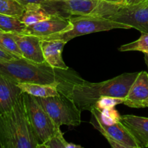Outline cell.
Returning <instances> with one entry per match:
<instances>
[{
	"mask_svg": "<svg viewBox=\"0 0 148 148\" xmlns=\"http://www.w3.org/2000/svg\"><path fill=\"white\" fill-rule=\"evenodd\" d=\"M90 124L99 131L114 148H139L133 136L121 121L113 125H106L98 118L95 108L90 110Z\"/></svg>",
	"mask_w": 148,
	"mask_h": 148,
	"instance_id": "8",
	"label": "cell"
},
{
	"mask_svg": "<svg viewBox=\"0 0 148 148\" xmlns=\"http://www.w3.org/2000/svg\"><path fill=\"white\" fill-rule=\"evenodd\" d=\"M23 58L37 63L45 62L41 47V40L38 36L23 33H12Z\"/></svg>",
	"mask_w": 148,
	"mask_h": 148,
	"instance_id": "12",
	"label": "cell"
},
{
	"mask_svg": "<svg viewBox=\"0 0 148 148\" xmlns=\"http://www.w3.org/2000/svg\"><path fill=\"white\" fill-rule=\"evenodd\" d=\"M25 10V6L18 0H0V13L20 17Z\"/></svg>",
	"mask_w": 148,
	"mask_h": 148,
	"instance_id": "20",
	"label": "cell"
},
{
	"mask_svg": "<svg viewBox=\"0 0 148 148\" xmlns=\"http://www.w3.org/2000/svg\"><path fill=\"white\" fill-rule=\"evenodd\" d=\"M0 74L17 83L58 84L59 92L69 97L73 87L85 80L72 69H58L51 66L46 61L37 63L25 58L0 62Z\"/></svg>",
	"mask_w": 148,
	"mask_h": 148,
	"instance_id": "1",
	"label": "cell"
},
{
	"mask_svg": "<svg viewBox=\"0 0 148 148\" xmlns=\"http://www.w3.org/2000/svg\"><path fill=\"white\" fill-rule=\"evenodd\" d=\"M121 121L133 136L139 148H148V118L124 115Z\"/></svg>",
	"mask_w": 148,
	"mask_h": 148,
	"instance_id": "13",
	"label": "cell"
},
{
	"mask_svg": "<svg viewBox=\"0 0 148 148\" xmlns=\"http://www.w3.org/2000/svg\"><path fill=\"white\" fill-rule=\"evenodd\" d=\"M124 104L133 108L148 107V73L145 71L139 72L134 83L130 88Z\"/></svg>",
	"mask_w": 148,
	"mask_h": 148,
	"instance_id": "11",
	"label": "cell"
},
{
	"mask_svg": "<svg viewBox=\"0 0 148 148\" xmlns=\"http://www.w3.org/2000/svg\"><path fill=\"white\" fill-rule=\"evenodd\" d=\"M145 56V64H147V73H148V53H144Z\"/></svg>",
	"mask_w": 148,
	"mask_h": 148,
	"instance_id": "29",
	"label": "cell"
},
{
	"mask_svg": "<svg viewBox=\"0 0 148 148\" xmlns=\"http://www.w3.org/2000/svg\"><path fill=\"white\" fill-rule=\"evenodd\" d=\"M26 25L19 17L0 13V30L5 33H23Z\"/></svg>",
	"mask_w": 148,
	"mask_h": 148,
	"instance_id": "18",
	"label": "cell"
},
{
	"mask_svg": "<svg viewBox=\"0 0 148 148\" xmlns=\"http://www.w3.org/2000/svg\"><path fill=\"white\" fill-rule=\"evenodd\" d=\"M15 59H19V58L0 49V62H7V61H10Z\"/></svg>",
	"mask_w": 148,
	"mask_h": 148,
	"instance_id": "25",
	"label": "cell"
},
{
	"mask_svg": "<svg viewBox=\"0 0 148 148\" xmlns=\"http://www.w3.org/2000/svg\"><path fill=\"white\" fill-rule=\"evenodd\" d=\"M18 1L25 6L29 3H36V4H40L43 5L47 3L49 0H18Z\"/></svg>",
	"mask_w": 148,
	"mask_h": 148,
	"instance_id": "26",
	"label": "cell"
},
{
	"mask_svg": "<svg viewBox=\"0 0 148 148\" xmlns=\"http://www.w3.org/2000/svg\"><path fill=\"white\" fill-rule=\"evenodd\" d=\"M146 3H147V4H148V0H147V1H146Z\"/></svg>",
	"mask_w": 148,
	"mask_h": 148,
	"instance_id": "31",
	"label": "cell"
},
{
	"mask_svg": "<svg viewBox=\"0 0 148 148\" xmlns=\"http://www.w3.org/2000/svg\"><path fill=\"white\" fill-rule=\"evenodd\" d=\"M72 29L67 31L40 38V40H61L67 43L78 36L101 31H108L113 29H130V26L102 17L90 15H79L69 17Z\"/></svg>",
	"mask_w": 148,
	"mask_h": 148,
	"instance_id": "5",
	"label": "cell"
},
{
	"mask_svg": "<svg viewBox=\"0 0 148 148\" xmlns=\"http://www.w3.org/2000/svg\"><path fill=\"white\" fill-rule=\"evenodd\" d=\"M22 94L17 82L0 74V114L11 110Z\"/></svg>",
	"mask_w": 148,
	"mask_h": 148,
	"instance_id": "14",
	"label": "cell"
},
{
	"mask_svg": "<svg viewBox=\"0 0 148 148\" xmlns=\"http://www.w3.org/2000/svg\"><path fill=\"white\" fill-rule=\"evenodd\" d=\"M94 108L99 119L106 125H113L121 121V116L115 107L104 108L101 111H99L95 108Z\"/></svg>",
	"mask_w": 148,
	"mask_h": 148,
	"instance_id": "22",
	"label": "cell"
},
{
	"mask_svg": "<svg viewBox=\"0 0 148 148\" xmlns=\"http://www.w3.org/2000/svg\"><path fill=\"white\" fill-rule=\"evenodd\" d=\"M36 99L59 127L62 125L77 127L82 122V111L68 95L59 92L55 96L36 98Z\"/></svg>",
	"mask_w": 148,
	"mask_h": 148,
	"instance_id": "6",
	"label": "cell"
},
{
	"mask_svg": "<svg viewBox=\"0 0 148 148\" xmlns=\"http://www.w3.org/2000/svg\"><path fill=\"white\" fill-rule=\"evenodd\" d=\"M68 143H69L65 140L60 128H59L57 132L51 138L43 144L39 145L38 148H67Z\"/></svg>",
	"mask_w": 148,
	"mask_h": 148,
	"instance_id": "23",
	"label": "cell"
},
{
	"mask_svg": "<svg viewBox=\"0 0 148 148\" xmlns=\"http://www.w3.org/2000/svg\"><path fill=\"white\" fill-rule=\"evenodd\" d=\"M17 85L23 92H25L36 98L55 96L60 92L59 85L58 84L46 85L30 82H19Z\"/></svg>",
	"mask_w": 148,
	"mask_h": 148,
	"instance_id": "16",
	"label": "cell"
},
{
	"mask_svg": "<svg viewBox=\"0 0 148 148\" xmlns=\"http://www.w3.org/2000/svg\"><path fill=\"white\" fill-rule=\"evenodd\" d=\"M23 95L29 121L39 145L51 138L60 127L55 124L36 97L25 92Z\"/></svg>",
	"mask_w": 148,
	"mask_h": 148,
	"instance_id": "7",
	"label": "cell"
},
{
	"mask_svg": "<svg viewBox=\"0 0 148 148\" xmlns=\"http://www.w3.org/2000/svg\"><path fill=\"white\" fill-rule=\"evenodd\" d=\"M66 42L61 40H41V47L45 61L51 66L69 69L62 58V51Z\"/></svg>",
	"mask_w": 148,
	"mask_h": 148,
	"instance_id": "15",
	"label": "cell"
},
{
	"mask_svg": "<svg viewBox=\"0 0 148 148\" xmlns=\"http://www.w3.org/2000/svg\"><path fill=\"white\" fill-rule=\"evenodd\" d=\"M0 48L17 57L23 58V53L11 33H0Z\"/></svg>",
	"mask_w": 148,
	"mask_h": 148,
	"instance_id": "19",
	"label": "cell"
},
{
	"mask_svg": "<svg viewBox=\"0 0 148 148\" xmlns=\"http://www.w3.org/2000/svg\"><path fill=\"white\" fill-rule=\"evenodd\" d=\"M124 98H116L112 96H103L100 98L95 103L94 108L99 111L107 108H113L119 104H124Z\"/></svg>",
	"mask_w": 148,
	"mask_h": 148,
	"instance_id": "24",
	"label": "cell"
},
{
	"mask_svg": "<svg viewBox=\"0 0 148 148\" xmlns=\"http://www.w3.org/2000/svg\"><path fill=\"white\" fill-rule=\"evenodd\" d=\"M125 1L115 0H49L43 4L50 13L72 15H90L108 18L115 14Z\"/></svg>",
	"mask_w": 148,
	"mask_h": 148,
	"instance_id": "4",
	"label": "cell"
},
{
	"mask_svg": "<svg viewBox=\"0 0 148 148\" xmlns=\"http://www.w3.org/2000/svg\"><path fill=\"white\" fill-rule=\"evenodd\" d=\"M1 32H3V31H1V30H0V33H1ZM0 49H1V48H0Z\"/></svg>",
	"mask_w": 148,
	"mask_h": 148,
	"instance_id": "32",
	"label": "cell"
},
{
	"mask_svg": "<svg viewBox=\"0 0 148 148\" xmlns=\"http://www.w3.org/2000/svg\"><path fill=\"white\" fill-rule=\"evenodd\" d=\"M115 1H125V0H115Z\"/></svg>",
	"mask_w": 148,
	"mask_h": 148,
	"instance_id": "30",
	"label": "cell"
},
{
	"mask_svg": "<svg viewBox=\"0 0 148 148\" xmlns=\"http://www.w3.org/2000/svg\"><path fill=\"white\" fill-rule=\"evenodd\" d=\"M138 74L123 73L112 79L96 83L84 80L73 87L70 98L81 111H90L101 97L125 98Z\"/></svg>",
	"mask_w": 148,
	"mask_h": 148,
	"instance_id": "3",
	"label": "cell"
},
{
	"mask_svg": "<svg viewBox=\"0 0 148 148\" xmlns=\"http://www.w3.org/2000/svg\"><path fill=\"white\" fill-rule=\"evenodd\" d=\"M51 13L49 12L42 4L29 3L25 5V10L19 18L26 26L36 24L49 18Z\"/></svg>",
	"mask_w": 148,
	"mask_h": 148,
	"instance_id": "17",
	"label": "cell"
},
{
	"mask_svg": "<svg viewBox=\"0 0 148 148\" xmlns=\"http://www.w3.org/2000/svg\"><path fill=\"white\" fill-rule=\"evenodd\" d=\"M38 142L30 125L24 95L13 108L0 114V147L38 148Z\"/></svg>",
	"mask_w": 148,
	"mask_h": 148,
	"instance_id": "2",
	"label": "cell"
},
{
	"mask_svg": "<svg viewBox=\"0 0 148 148\" xmlns=\"http://www.w3.org/2000/svg\"><path fill=\"white\" fill-rule=\"evenodd\" d=\"M82 147L81 145H78L73 144V143H68L67 148H82Z\"/></svg>",
	"mask_w": 148,
	"mask_h": 148,
	"instance_id": "28",
	"label": "cell"
},
{
	"mask_svg": "<svg viewBox=\"0 0 148 148\" xmlns=\"http://www.w3.org/2000/svg\"><path fill=\"white\" fill-rule=\"evenodd\" d=\"M147 0H125V3L127 5H132V4H140L143 2H146Z\"/></svg>",
	"mask_w": 148,
	"mask_h": 148,
	"instance_id": "27",
	"label": "cell"
},
{
	"mask_svg": "<svg viewBox=\"0 0 148 148\" xmlns=\"http://www.w3.org/2000/svg\"><path fill=\"white\" fill-rule=\"evenodd\" d=\"M120 51H141L148 53V33H141V36L135 41L124 44L119 48Z\"/></svg>",
	"mask_w": 148,
	"mask_h": 148,
	"instance_id": "21",
	"label": "cell"
},
{
	"mask_svg": "<svg viewBox=\"0 0 148 148\" xmlns=\"http://www.w3.org/2000/svg\"><path fill=\"white\" fill-rule=\"evenodd\" d=\"M72 29V24L69 20V17L64 16L58 12H53L51 14L50 17L47 20L26 26L23 34L33 35L43 38Z\"/></svg>",
	"mask_w": 148,
	"mask_h": 148,
	"instance_id": "10",
	"label": "cell"
},
{
	"mask_svg": "<svg viewBox=\"0 0 148 148\" xmlns=\"http://www.w3.org/2000/svg\"><path fill=\"white\" fill-rule=\"evenodd\" d=\"M108 18L135 28L141 33H148V4L146 2L120 7Z\"/></svg>",
	"mask_w": 148,
	"mask_h": 148,
	"instance_id": "9",
	"label": "cell"
}]
</instances>
